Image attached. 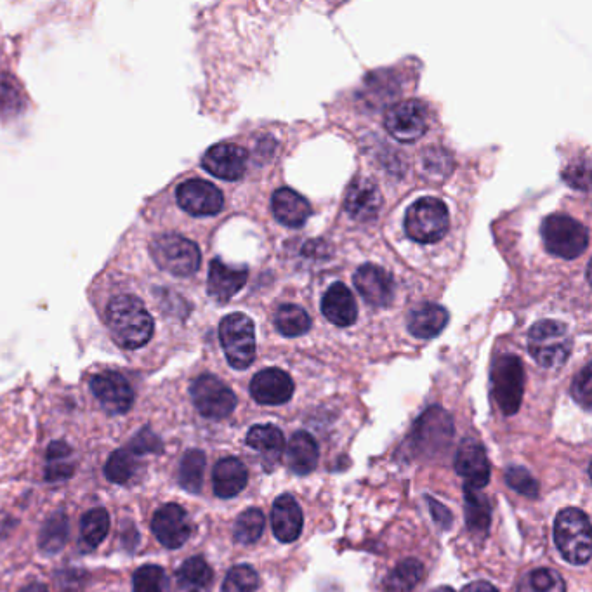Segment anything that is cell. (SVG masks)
Here are the masks:
<instances>
[{
    "label": "cell",
    "mask_w": 592,
    "mask_h": 592,
    "mask_svg": "<svg viewBox=\"0 0 592 592\" xmlns=\"http://www.w3.org/2000/svg\"><path fill=\"white\" fill-rule=\"evenodd\" d=\"M106 325L120 348L138 349L150 343L155 323L138 297H113L106 308Z\"/></svg>",
    "instance_id": "obj_1"
},
{
    "label": "cell",
    "mask_w": 592,
    "mask_h": 592,
    "mask_svg": "<svg viewBox=\"0 0 592 592\" xmlns=\"http://www.w3.org/2000/svg\"><path fill=\"white\" fill-rule=\"evenodd\" d=\"M554 542L561 556L572 565L591 560V523L577 507L563 509L554 523Z\"/></svg>",
    "instance_id": "obj_2"
},
{
    "label": "cell",
    "mask_w": 592,
    "mask_h": 592,
    "mask_svg": "<svg viewBox=\"0 0 592 592\" xmlns=\"http://www.w3.org/2000/svg\"><path fill=\"white\" fill-rule=\"evenodd\" d=\"M528 351L544 369H560L572 353V337L565 323L542 320L528 332Z\"/></svg>",
    "instance_id": "obj_3"
},
{
    "label": "cell",
    "mask_w": 592,
    "mask_h": 592,
    "mask_svg": "<svg viewBox=\"0 0 592 592\" xmlns=\"http://www.w3.org/2000/svg\"><path fill=\"white\" fill-rule=\"evenodd\" d=\"M450 214L440 198L422 197L408 207L405 231L417 244H436L447 235Z\"/></svg>",
    "instance_id": "obj_4"
},
{
    "label": "cell",
    "mask_w": 592,
    "mask_h": 592,
    "mask_svg": "<svg viewBox=\"0 0 592 592\" xmlns=\"http://www.w3.org/2000/svg\"><path fill=\"white\" fill-rule=\"evenodd\" d=\"M150 252L158 268L174 277H191L193 273H197L202 263L198 245L176 233L153 238Z\"/></svg>",
    "instance_id": "obj_5"
},
{
    "label": "cell",
    "mask_w": 592,
    "mask_h": 592,
    "mask_svg": "<svg viewBox=\"0 0 592 592\" xmlns=\"http://www.w3.org/2000/svg\"><path fill=\"white\" fill-rule=\"evenodd\" d=\"M219 341L233 369H249L256 360V327L244 313L224 316L219 325Z\"/></svg>",
    "instance_id": "obj_6"
},
{
    "label": "cell",
    "mask_w": 592,
    "mask_h": 592,
    "mask_svg": "<svg viewBox=\"0 0 592 592\" xmlns=\"http://www.w3.org/2000/svg\"><path fill=\"white\" fill-rule=\"evenodd\" d=\"M525 393V370L516 355H502L492 367V395L502 414L514 415L520 410Z\"/></svg>",
    "instance_id": "obj_7"
},
{
    "label": "cell",
    "mask_w": 592,
    "mask_h": 592,
    "mask_svg": "<svg viewBox=\"0 0 592 592\" xmlns=\"http://www.w3.org/2000/svg\"><path fill=\"white\" fill-rule=\"evenodd\" d=\"M542 238L547 250L563 259L579 257L589 245V231L586 226L565 214H553L544 219Z\"/></svg>",
    "instance_id": "obj_8"
},
{
    "label": "cell",
    "mask_w": 592,
    "mask_h": 592,
    "mask_svg": "<svg viewBox=\"0 0 592 592\" xmlns=\"http://www.w3.org/2000/svg\"><path fill=\"white\" fill-rule=\"evenodd\" d=\"M191 400L198 412L214 421H221L237 408V396L216 375L197 377L190 388Z\"/></svg>",
    "instance_id": "obj_9"
},
{
    "label": "cell",
    "mask_w": 592,
    "mask_h": 592,
    "mask_svg": "<svg viewBox=\"0 0 592 592\" xmlns=\"http://www.w3.org/2000/svg\"><path fill=\"white\" fill-rule=\"evenodd\" d=\"M454 422L452 417L440 407H431L415 422L414 435L410 436V443H414L417 454H438L454 436Z\"/></svg>",
    "instance_id": "obj_10"
},
{
    "label": "cell",
    "mask_w": 592,
    "mask_h": 592,
    "mask_svg": "<svg viewBox=\"0 0 592 592\" xmlns=\"http://www.w3.org/2000/svg\"><path fill=\"white\" fill-rule=\"evenodd\" d=\"M384 127L402 143L417 141L428 131V108L417 99L400 101L386 112Z\"/></svg>",
    "instance_id": "obj_11"
},
{
    "label": "cell",
    "mask_w": 592,
    "mask_h": 592,
    "mask_svg": "<svg viewBox=\"0 0 592 592\" xmlns=\"http://www.w3.org/2000/svg\"><path fill=\"white\" fill-rule=\"evenodd\" d=\"M178 204L183 211L191 216L205 218L216 216L223 211L224 197L218 186L212 185L204 179H190L178 186L176 191Z\"/></svg>",
    "instance_id": "obj_12"
},
{
    "label": "cell",
    "mask_w": 592,
    "mask_h": 592,
    "mask_svg": "<svg viewBox=\"0 0 592 592\" xmlns=\"http://www.w3.org/2000/svg\"><path fill=\"white\" fill-rule=\"evenodd\" d=\"M91 391L108 414L122 415L131 410L134 391L124 375L112 370L99 372L91 379Z\"/></svg>",
    "instance_id": "obj_13"
},
{
    "label": "cell",
    "mask_w": 592,
    "mask_h": 592,
    "mask_svg": "<svg viewBox=\"0 0 592 592\" xmlns=\"http://www.w3.org/2000/svg\"><path fill=\"white\" fill-rule=\"evenodd\" d=\"M152 530L162 546L179 549L190 539V518L179 504H165L153 514Z\"/></svg>",
    "instance_id": "obj_14"
},
{
    "label": "cell",
    "mask_w": 592,
    "mask_h": 592,
    "mask_svg": "<svg viewBox=\"0 0 592 592\" xmlns=\"http://www.w3.org/2000/svg\"><path fill=\"white\" fill-rule=\"evenodd\" d=\"M382 207V195L374 181L367 178H355L346 190L344 209L349 218L356 223H372L379 216Z\"/></svg>",
    "instance_id": "obj_15"
},
{
    "label": "cell",
    "mask_w": 592,
    "mask_h": 592,
    "mask_svg": "<svg viewBox=\"0 0 592 592\" xmlns=\"http://www.w3.org/2000/svg\"><path fill=\"white\" fill-rule=\"evenodd\" d=\"M202 165L214 178L238 181L247 171V152L233 143H219L205 152Z\"/></svg>",
    "instance_id": "obj_16"
},
{
    "label": "cell",
    "mask_w": 592,
    "mask_h": 592,
    "mask_svg": "<svg viewBox=\"0 0 592 592\" xmlns=\"http://www.w3.org/2000/svg\"><path fill=\"white\" fill-rule=\"evenodd\" d=\"M455 471L466 480V487L485 488L490 481V462L480 441L464 438L455 455Z\"/></svg>",
    "instance_id": "obj_17"
},
{
    "label": "cell",
    "mask_w": 592,
    "mask_h": 592,
    "mask_svg": "<svg viewBox=\"0 0 592 592\" xmlns=\"http://www.w3.org/2000/svg\"><path fill=\"white\" fill-rule=\"evenodd\" d=\"M353 282L360 296L375 308H386L395 299V282L381 266L363 264L356 270Z\"/></svg>",
    "instance_id": "obj_18"
},
{
    "label": "cell",
    "mask_w": 592,
    "mask_h": 592,
    "mask_svg": "<svg viewBox=\"0 0 592 592\" xmlns=\"http://www.w3.org/2000/svg\"><path fill=\"white\" fill-rule=\"evenodd\" d=\"M250 395L259 405H283L294 395V381L280 369H264L250 382Z\"/></svg>",
    "instance_id": "obj_19"
},
{
    "label": "cell",
    "mask_w": 592,
    "mask_h": 592,
    "mask_svg": "<svg viewBox=\"0 0 592 592\" xmlns=\"http://www.w3.org/2000/svg\"><path fill=\"white\" fill-rule=\"evenodd\" d=\"M304 516L301 506L290 494H283L273 502L271 509V528L283 544H290L303 533Z\"/></svg>",
    "instance_id": "obj_20"
},
{
    "label": "cell",
    "mask_w": 592,
    "mask_h": 592,
    "mask_svg": "<svg viewBox=\"0 0 592 592\" xmlns=\"http://www.w3.org/2000/svg\"><path fill=\"white\" fill-rule=\"evenodd\" d=\"M249 277L245 268H233L224 264L221 259H214L207 278V292L218 303H228L231 297L237 296Z\"/></svg>",
    "instance_id": "obj_21"
},
{
    "label": "cell",
    "mask_w": 592,
    "mask_h": 592,
    "mask_svg": "<svg viewBox=\"0 0 592 592\" xmlns=\"http://www.w3.org/2000/svg\"><path fill=\"white\" fill-rule=\"evenodd\" d=\"M322 313L337 327L353 325L358 318V306L353 292L344 283H332L323 296Z\"/></svg>",
    "instance_id": "obj_22"
},
{
    "label": "cell",
    "mask_w": 592,
    "mask_h": 592,
    "mask_svg": "<svg viewBox=\"0 0 592 592\" xmlns=\"http://www.w3.org/2000/svg\"><path fill=\"white\" fill-rule=\"evenodd\" d=\"M271 211L278 223L289 228H301L311 216V205L303 195L290 188H280L271 197Z\"/></svg>",
    "instance_id": "obj_23"
},
{
    "label": "cell",
    "mask_w": 592,
    "mask_h": 592,
    "mask_svg": "<svg viewBox=\"0 0 592 592\" xmlns=\"http://www.w3.org/2000/svg\"><path fill=\"white\" fill-rule=\"evenodd\" d=\"M249 473L237 457H224L212 471V487L219 499H233L247 487Z\"/></svg>",
    "instance_id": "obj_24"
},
{
    "label": "cell",
    "mask_w": 592,
    "mask_h": 592,
    "mask_svg": "<svg viewBox=\"0 0 592 592\" xmlns=\"http://www.w3.org/2000/svg\"><path fill=\"white\" fill-rule=\"evenodd\" d=\"M448 318V311L440 304H419L408 313V332L419 339H433L445 330Z\"/></svg>",
    "instance_id": "obj_25"
},
{
    "label": "cell",
    "mask_w": 592,
    "mask_h": 592,
    "mask_svg": "<svg viewBox=\"0 0 592 592\" xmlns=\"http://www.w3.org/2000/svg\"><path fill=\"white\" fill-rule=\"evenodd\" d=\"M285 452H287V466L292 473L299 476L313 473L318 466V459H320L318 443L306 431H297L296 435L290 438Z\"/></svg>",
    "instance_id": "obj_26"
},
{
    "label": "cell",
    "mask_w": 592,
    "mask_h": 592,
    "mask_svg": "<svg viewBox=\"0 0 592 592\" xmlns=\"http://www.w3.org/2000/svg\"><path fill=\"white\" fill-rule=\"evenodd\" d=\"M245 443L263 457V462L268 469L277 464L285 448L283 433L273 424H257L254 428H250Z\"/></svg>",
    "instance_id": "obj_27"
},
{
    "label": "cell",
    "mask_w": 592,
    "mask_h": 592,
    "mask_svg": "<svg viewBox=\"0 0 592 592\" xmlns=\"http://www.w3.org/2000/svg\"><path fill=\"white\" fill-rule=\"evenodd\" d=\"M212 584L214 572L209 563L200 556L186 560L176 572L178 592H211Z\"/></svg>",
    "instance_id": "obj_28"
},
{
    "label": "cell",
    "mask_w": 592,
    "mask_h": 592,
    "mask_svg": "<svg viewBox=\"0 0 592 592\" xmlns=\"http://www.w3.org/2000/svg\"><path fill=\"white\" fill-rule=\"evenodd\" d=\"M466 500V525L474 535H487L492 520V507L487 495H483L478 488L464 487Z\"/></svg>",
    "instance_id": "obj_29"
},
{
    "label": "cell",
    "mask_w": 592,
    "mask_h": 592,
    "mask_svg": "<svg viewBox=\"0 0 592 592\" xmlns=\"http://www.w3.org/2000/svg\"><path fill=\"white\" fill-rule=\"evenodd\" d=\"M424 579V566L421 561L403 560L388 573L384 579L386 592H410Z\"/></svg>",
    "instance_id": "obj_30"
},
{
    "label": "cell",
    "mask_w": 592,
    "mask_h": 592,
    "mask_svg": "<svg viewBox=\"0 0 592 592\" xmlns=\"http://www.w3.org/2000/svg\"><path fill=\"white\" fill-rule=\"evenodd\" d=\"M275 327L285 337H299L310 332L311 318L297 304H282L275 313Z\"/></svg>",
    "instance_id": "obj_31"
},
{
    "label": "cell",
    "mask_w": 592,
    "mask_h": 592,
    "mask_svg": "<svg viewBox=\"0 0 592 592\" xmlns=\"http://www.w3.org/2000/svg\"><path fill=\"white\" fill-rule=\"evenodd\" d=\"M72 447L65 441H53L47 447V481H65L72 476L75 466L72 462Z\"/></svg>",
    "instance_id": "obj_32"
},
{
    "label": "cell",
    "mask_w": 592,
    "mask_h": 592,
    "mask_svg": "<svg viewBox=\"0 0 592 592\" xmlns=\"http://www.w3.org/2000/svg\"><path fill=\"white\" fill-rule=\"evenodd\" d=\"M205 454L202 450H190L186 452L181 466H179V485L186 492L197 495L204 485Z\"/></svg>",
    "instance_id": "obj_33"
},
{
    "label": "cell",
    "mask_w": 592,
    "mask_h": 592,
    "mask_svg": "<svg viewBox=\"0 0 592 592\" xmlns=\"http://www.w3.org/2000/svg\"><path fill=\"white\" fill-rule=\"evenodd\" d=\"M108 530H110V516L103 507H96L84 514V518H82L80 540L87 549H94L106 539Z\"/></svg>",
    "instance_id": "obj_34"
},
{
    "label": "cell",
    "mask_w": 592,
    "mask_h": 592,
    "mask_svg": "<svg viewBox=\"0 0 592 592\" xmlns=\"http://www.w3.org/2000/svg\"><path fill=\"white\" fill-rule=\"evenodd\" d=\"M68 530L70 528H68V518L65 514H53L40 530V549L46 554L60 553L68 540Z\"/></svg>",
    "instance_id": "obj_35"
},
{
    "label": "cell",
    "mask_w": 592,
    "mask_h": 592,
    "mask_svg": "<svg viewBox=\"0 0 592 592\" xmlns=\"http://www.w3.org/2000/svg\"><path fill=\"white\" fill-rule=\"evenodd\" d=\"M264 527H266V520L264 514L256 509L250 507L247 511L238 516L233 527V539L237 540L238 544H256L257 540L261 539Z\"/></svg>",
    "instance_id": "obj_36"
},
{
    "label": "cell",
    "mask_w": 592,
    "mask_h": 592,
    "mask_svg": "<svg viewBox=\"0 0 592 592\" xmlns=\"http://www.w3.org/2000/svg\"><path fill=\"white\" fill-rule=\"evenodd\" d=\"M565 580L551 568H535L521 579L518 592H566Z\"/></svg>",
    "instance_id": "obj_37"
},
{
    "label": "cell",
    "mask_w": 592,
    "mask_h": 592,
    "mask_svg": "<svg viewBox=\"0 0 592 592\" xmlns=\"http://www.w3.org/2000/svg\"><path fill=\"white\" fill-rule=\"evenodd\" d=\"M138 469L136 455L132 454L129 448H119L115 450L110 459L106 462L105 474L108 480L117 485H124L131 480Z\"/></svg>",
    "instance_id": "obj_38"
},
{
    "label": "cell",
    "mask_w": 592,
    "mask_h": 592,
    "mask_svg": "<svg viewBox=\"0 0 592 592\" xmlns=\"http://www.w3.org/2000/svg\"><path fill=\"white\" fill-rule=\"evenodd\" d=\"M134 592H169V580L157 565L141 566L132 577Z\"/></svg>",
    "instance_id": "obj_39"
},
{
    "label": "cell",
    "mask_w": 592,
    "mask_h": 592,
    "mask_svg": "<svg viewBox=\"0 0 592 592\" xmlns=\"http://www.w3.org/2000/svg\"><path fill=\"white\" fill-rule=\"evenodd\" d=\"M257 587L259 575L249 565L233 566L223 582V592H256Z\"/></svg>",
    "instance_id": "obj_40"
},
{
    "label": "cell",
    "mask_w": 592,
    "mask_h": 592,
    "mask_svg": "<svg viewBox=\"0 0 592 592\" xmlns=\"http://www.w3.org/2000/svg\"><path fill=\"white\" fill-rule=\"evenodd\" d=\"M25 106V96L20 84L9 77L0 75V113L2 115H16Z\"/></svg>",
    "instance_id": "obj_41"
},
{
    "label": "cell",
    "mask_w": 592,
    "mask_h": 592,
    "mask_svg": "<svg viewBox=\"0 0 592 592\" xmlns=\"http://www.w3.org/2000/svg\"><path fill=\"white\" fill-rule=\"evenodd\" d=\"M506 483L513 490H516L518 494L525 495L528 499H537L539 497V481L535 480L525 468L513 466V468L507 469Z\"/></svg>",
    "instance_id": "obj_42"
},
{
    "label": "cell",
    "mask_w": 592,
    "mask_h": 592,
    "mask_svg": "<svg viewBox=\"0 0 592 592\" xmlns=\"http://www.w3.org/2000/svg\"><path fill=\"white\" fill-rule=\"evenodd\" d=\"M162 448H164V445H162L160 438L155 433H152L150 429L145 428L143 431H139L138 435L134 436L129 450L134 455L160 454Z\"/></svg>",
    "instance_id": "obj_43"
},
{
    "label": "cell",
    "mask_w": 592,
    "mask_h": 592,
    "mask_svg": "<svg viewBox=\"0 0 592 592\" xmlns=\"http://www.w3.org/2000/svg\"><path fill=\"white\" fill-rule=\"evenodd\" d=\"M572 395L575 402L589 410L591 408V365H586L573 381Z\"/></svg>",
    "instance_id": "obj_44"
},
{
    "label": "cell",
    "mask_w": 592,
    "mask_h": 592,
    "mask_svg": "<svg viewBox=\"0 0 592 592\" xmlns=\"http://www.w3.org/2000/svg\"><path fill=\"white\" fill-rule=\"evenodd\" d=\"M563 179L568 185L575 188V190L587 191L589 190V162H577L572 164L565 172H563Z\"/></svg>",
    "instance_id": "obj_45"
},
{
    "label": "cell",
    "mask_w": 592,
    "mask_h": 592,
    "mask_svg": "<svg viewBox=\"0 0 592 592\" xmlns=\"http://www.w3.org/2000/svg\"><path fill=\"white\" fill-rule=\"evenodd\" d=\"M461 592H499L495 589L490 582H485V580H476V582H471L468 586L464 587Z\"/></svg>",
    "instance_id": "obj_46"
},
{
    "label": "cell",
    "mask_w": 592,
    "mask_h": 592,
    "mask_svg": "<svg viewBox=\"0 0 592 592\" xmlns=\"http://www.w3.org/2000/svg\"><path fill=\"white\" fill-rule=\"evenodd\" d=\"M20 592H49V589L40 582H33L30 586L23 587Z\"/></svg>",
    "instance_id": "obj_47"
},
{
    "label": "cell",
    "mask_w": 592,
    "mask_h": 592,
    "mask_svg": "<svg viewBox=\"0 0 592 592\" xmlns=\"http://www.w3.org/2000/svg\"><path fill=\"white\" fill-rule=\"evenodd\" d=\"M431 592H455L454 589H450V587H438L435 591Z\"/></svg>",
    "instance_id": "obj_48"
}]
</instances>
